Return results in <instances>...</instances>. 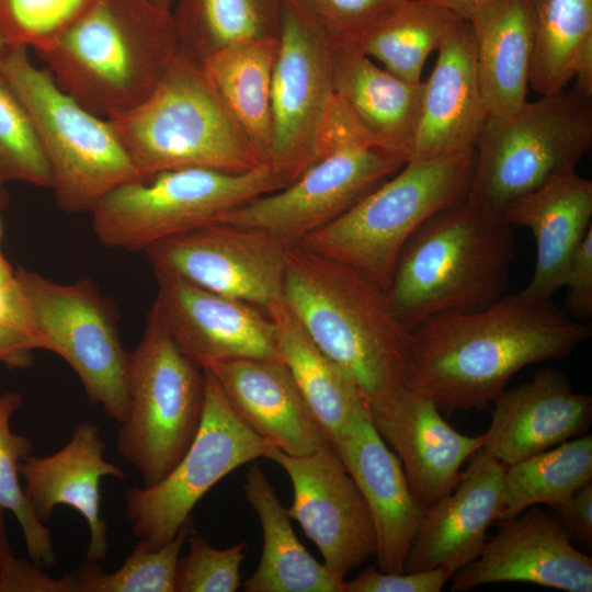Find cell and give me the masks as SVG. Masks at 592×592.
I'll return each instance as SVG.
<instances>
[{
	"label": "cell",
	"mask_w": 592,
	"mask_h": 592,
	"mask_svg": "<svg viewBox=\"0 0 592 592\" xmlns=\"http://www.w3.org/2000/svg\"><path fill=\"white\" fill-rule=\"evenodd\" d=\"M592 334L553 300L506 294L475 311L431 317L411 332L405 385L446 413L482 410L525 366L561 360Z\"/></svg>",
	"instance_id": "cell-1"
},
{
	"label": "cell",
	"mask_w": 592,
	"mask_h": 592,
	"mask_svg": "<svg viewBox=\"0 0 592 592\" xmlns=\"http://www.w3.org/2000/svg\"><path fill=\"white\" fill-rule=\"evenodd\" d=\"M283 301L316 345L353 377L368 407L406 386L411 332L385 289L293 246L286 251Z\"/></svg>",
	"instance_id": "cell-2"
},
{
	"label": "cell",
	"mask_w": 592,
	"mask_h": 592,
	"mask_svg": "<svg viewBox=\"0 0 592 592\" xmlns=\"http://www.w3.org/2000/svg\"><path fill=\"white\" fill-rule=\"evenodd\" d=\"M512 226L468 198L424 221L405 244L386 289L412 332L433 316L486 308L508 294Z\"/></svg>",
	"instance_id": "cell-3"
},
{
	"label": "cell",
	"mask_w": 592,
	"mask_h": 592,
	"mask_svg": "<svg viewBox=\"0 0 592 592\" xmlns=\"http://www.w3.org/2000/svg\"><path fill=\"white\" fill-rule=\"evenodd\" d=\"M178 52L171 10L148 0H95L37 55L65 92L107 118L141 102Z\"/></svg>",
	"instance_id": "cell-4"
},
{
	"label": "cell",
	"mask_w": 592,
	"mask_h": 592,
	"mask_svg": "<svg viewBox=\"0 0 592 592\" xmlns=\"http://www.w3.org/2000/svg\"><path fill=\"white\" fill-rule=\"evenodd\" d=\"M107 119L140 178L190 167L243 173L265 166L201 64L180 48L141 102Z\"/></svg>",
	"instance_id": "cell-5"
},
{
	"label": "cell",
	"mask_w": 592,
	"mask_h": 592,
	"mask_svg": "<svg viewBox=\"0 0 592 592\" xmlns=\"http://www.w3.org/2000/svg\"><path fill=\"white\" fill-rule=\"evenodd\" d=\"M475 162V150L408 161L296 246L346 265L386 291L400 252L415 230L437 212L467 198Z\"/></svg>",
	"instance_id": "cell-6"
},
{
	"label": "cell",
	"mask_w": 592,
	"mask_h": 592,
	"mask_svg": "<svg viewBox=\"0 0 592 592\" xmlns=\"http://www.w3.org/2000/svg\"><path fill=\"white\" fill-rule=\"evenodd\" d=\"M592 146V95L572 86L488 117L475 147L467 198L502 216L553 178L576 171Z\"/></svg>",
	"instance_id": "cell-7"
},
{
	"label": "cell",
	"mask_w": 592,
	"mask_h": 592,
	"mask_svg": "<svg viewBox=\"0 0 592 592\" xmlns=\"http://www.w3.org/2000/svg\"><path fill=\"white\" fill-rule=\"evenodd\" d=\"M0 71L25 105L50 173V190L66 213L90 212L117 185L139 179L106 117L65 92L24 46L5 45Z\"/></svg>",
	"instance_id": "cell-8"
},
{
	"label": "cell",
	"mask_w": 592,
	"mask_h": 592,
	"mask_svg": "<svg viewBox=\"0 0 592 592\" xmlns=\"http://www.w3.org/2000/svg\"><path fill=\"white\" fill-rule=\"evenodd\" d=\"M406 162L377 147L335 95L321 156L295 181L224 214L218 221L255 228L287 247L331 223Z\"/></svg>",
	"instance_id": "cell-9"
},
{
	"label": "cell",
	"mask_w": 592,
	"mask_h": 592,
	"mask_svg": "<svg viewBox=\"0 0 592 592\" xmlns=\"http://www.w3.org/2000/svg\"><path fill=\"white\" fill-rule=\"evenodd\" d=\"M127 413L116 449L140 475L160 481L178 464L201 424L205 374L175 344L152 306L143 337L128 353Z\"/></svg>",
	"instance_id": "cell-10"
},
{
	"label": "cell",
	"mask_w": 592,
	"mask_h": 592,
	"mask_svg": "<svg viewBox=\"0 0 592 592\" xmlns=\"http://www.w3.org/2000/svg\"><path fill=\"white\" fill-rule=\"evenodd\" d=\"M284 186L267 166L243 173L200 167L164 170L104 195L91 210L93 231L104 247L145 252Z\"/></svg>",
	"instance_id": "cell-11"
},
{
	"label": "cell",
	"mask_w": 592,
	"mask_h": 592,
	"mask_svg": "<svg viewBox=\"0 0 592 592\" xmlns=\"http://www.w3.org/2000/svg\"><path fill=\"white\" fill-rule=\"evenodd\" d=\"M38 350L60 356L76 373L91 405L118 423L128 408L127 364L115 312L87 278L58 283L19 269Z\"/></svg>",
	"instance_id": "cell-12"
},
{
	"label": "cell",
	"mask_w": 592,
	"mask_h": 592,
	"mask_svg": "<svg viewBox=\"0 0 592 592\" xmlns=\"http://www.w3.org/2000/svg\"><path fill=\"white\" fill-rule=\"evenodd\" d=\"M204 374L203 415L191 445L160 481L125 492L132 532L150 547L169 543L213 486L238 467L264 457L272 446L239 418L213 373L204 369Z\"/></svg>",
	"instance_id": "cell-13"
},
{
	"label": "cell",
	"mask_w": 592,
	"mask_h": 592,
	"mask_svg": "<svg viewBox=\"0 0 592 592\" xmlns=\"http://www.w3.org/2000/svg\"><path fill=\"white\" fill-rule=\"evenodd\" d=\"M334 42L304 0H284L273 70L272 146L267 167L285 183L321 156L334 92Z\"/></svg>",
	"instance_id": "cell-14"
},
{
	"label": "cell",
	"mask_w": 592,
	"mask_h": 592,
	"mask_svg": "<svg viewBox=\"0 0 592 592\" xmlns=\"http://www.w3.org/2000/svg\"><path fill=\"white\" fill-rule=\"evenodd\" d=\"M288 248L265 231L216 221L163 239L145 253L153 273L266 311L283 299Z\"/></svg>",
	"instance_id": "cell-15"
},
{
	"label": "cell",
	"mask_w": 592,
	"mask_h": 592,
	"mask_svg": "<svg viewBox=\"0 0 592 592\" xmlns=\"http://www.w3.org/2000/svg\"><path fill=\"white\" fill-rule=\"evenodd\" d=\"M264 458L288 476L293 486L288 515L316 544L332 572L345 579L375 557L376 534L369 510L332 445L301 456L272 445Z\"/></svg>",
	"instance_id": "cell-16"
},
{
	"label": "cell",
	"mask_w": 592,
	"mask_h": 592,
	"mask_svg": "<svg viewBox=\"0 0 592 592\" xmlns=\"http://www.w3.org/2000/svg\"><path fill=\"white\" fill-rule=\"evenodd\" d=\"M498 522V532L485 543L479 556L452 576V591L499 582L592 591V558L573 546L555 515L531 506Z\"/></svg>",
	"instance_id": "cell-17"
},
{
	"label": "cell",
	"mask_w": 592,
	"mask_h": 592,
	"mask_svg": "<svg viewBox=\"0 0 592 592\" xmlns=\"http://www.w3.org/2000/svg\"><path fill=\"white\" fill-rule=\"evenodd\" d=\"M155 275L158 295L152 306L179 349L200 368L238 358H281L269 315L182 278Z\"/></svg>",
	"instance_id": "cell-18"
},
{
	"label": "cell",
	"mask_w": 592,
	"mask_h": 592,
	"mask_svg": "<svg viewBox=\"0 0 592 592\" xmlns=\"http://www.w3.org/2000/svg\"><path fill=\"white\" fill-rule=\"evenodd\" d=\"M368 408L375 429L400 459L424 512L455 488L462 465L483 446L482 434L457 432L432 400L407 386Z\"/></svg>",
	"instance_id": "cell-19"
},
{
	"label": "cell",
	"mask_w": 592,
	"mask_h": 592,
	"mask_svg": "<svg viewBox=\"0 0 592 592\" xmlns=\"http://www.w3.org/2000/svg\"><path fill=\"white\" fill-rule=\"evenodd\" d=\"M333 448L369 510L379 569L405 572L408 550L425 512L410 490L400 459L375 429L366 402L356 408Z\"/></svg>",
	"instance_id": "cell-20"
},
{
	"label": "cell",
	"mask_w": 592,
	"mask_h": 592,
	"mask_svg": "<svg viewBox=\"0 0 592 592\" xmlns=\"http://www.w3.org/2000/svg\"><path fill=\"white\" fill-rule=\"evenodd\" d=\"M436 50L433 71L423 81L419 122L407 162L475 150L489 117L467 20L457 19Z\"/></svg>",
	"instance_id": "cell-21"
},
{
	"label": "cell",
	"mask_w": 592,
	"mask_h": 592,
	"mask_svg": "<svg viewBox=\"0 0 592 592\" xmlns=\"http://www.w3.org/2000/svg\"><path fill=\"white\" fill-rule=\"evenodd\" d=\"M493 403L481 449L504 466L585 435L592 422L591 396L574 391L566 374L551 367L505 389Z\"/></svg>",
	"instance_id": "cell-22"
},
{
	"label": "cell",
	"mask_w": 592,
	"mask_h": 592,
	"mask_svg": "<svg viewBox=\"0 0 592 592\" xmlns=\"http://www.w3.org/2000/svg\"><path fill=\"white\" fill-rule=\"evenodd\" d=\"M504 471L502 463L478 451L455 488L424 513L403 571L444 567L454 574L475 560L489 526L502 514Z\"/></svg>",
	"instance_id": "cell-23"
},
{
	"label": "cell",
	"mask_w": 592,
	"mask_h": 592,
	"mask_svg": "<svg viewBox=\"0 0 592 592\" xmlns=\"http://www.w3.org/2000/svg\"><path fill=\"white\" fill-rule=\"evenodd\" d=\"M99 428L78 423L68 443L47 456H26L20 464L23 491L36 516L50 520L57 505H68L86 519L90 540L86 560L101 562L109 553L107 523L101 514L103 477L125 479V471L104 458Z\"/></svg>",
	"instance_id": "cell-24"
},
{
	"label": "cell",
	"mask_w": 592,
	"mask_h": 592,
	"mask_svg": "<svg viewBox=\"0 0 592 592\" xmlns=\"http://www.w3.org/2000/svg\"><path fill=\"white\" fill-rule=\"evenodd\" d=\"M216 377L239 418L282 452L301 456L331 445L281 358H238L216 363Z\"/></svg>",
	"instance_id": "cell-25"
},
{
	"label": "cell",
	"mask_w": 592,
	"mask_h": 592,
	"mask_svg": "<svg viewBox=\"0 0 592 592\" xmlns=\"http://www.w3.org/2000/svg\"><path fill=\"white\" fill-rule=\"evenodd\" d=\"M502 217L511 226L527 227L535 239L534 272L519 293L549 300L561 288L568 263L592 227V182L576 171L559 174L512 203Z\"/></svg>",
	"instance_id": "cell-26"
},
{
	"label": "cell",
	"mask_w": 592,
	"mask_h": 592,
	"mask_svg": "<svg viewBox=\"0 0 592 592\" xmlns=\"http://www.w3.org/2000/svg\"><path fill=\"white\" fill-rule=\"evenodd\" d=\"M334 92L374 144L407 162L424 82L406 81L357 47L334 43Z\"/></svg>",
	"instance_id": "cell-27"
},
{
	"label": "cell",
	"mask_w": 592,
	"mask_h": 592,
	"mask_svg": "<svg viewBox=\"0 0 592 592\" xmlns=\"http://www.w3.org/2000/svg\"><path fill=\"white\" fill-rule=\"evenodd\" d=\"M482 98L490 116H508L527 101L533 35L527 0H488L470 11Z\"/></svg>",
	"instance_id": "cell-28"
},
{
	"label": "cell",
	"mask_w": 592,
	"mask_h": 592,
	"mask_svg": "<svg viewBox=\"0 0 592 592\" xmlns=\"http://www.w3.org/2000/svg\"><path fill=\"white\" fill-rule=\"evenodd\" d=\"M243 491L263 534L261 559L244 591L345 592L346 580L316 560L299 542L287 509L258 464L250 466Z\"/></svg>",
	"instance_id": "cell-29"
},
{
	"label": "cell",
	"mask_w": 592,
	"mask_h": 592,
	"mask_svg": "<svg viewBox=\"0 0 592 592\" xmlns=\"http://www.w3.org/2000/svg\"><path fill=\"white\" fill-rule=\"evenodd\" d=\"M533 35L530 86L539 95L573 87L592 95V0H527Z\"/></svg>",
	"instance_id": "cell-30"
},
{
	"label": "cell",
	"mask_w": 592,
	"mask_h": 592,
	"mask_svg": "<svg viewBox=\"0 0 592 592\" xmlns=\"http://www.w3.org/2000/svg\"><path fill=\"white\" fill-rule=\"evenodd\" d=\"M277 50L278 38L246 39L223 47L201 64L265 166L273 136L271 90Z\"/></svg>",
	"instance_id": "cell-31"
},
{
	"label": "cell",
	"mask_w": 592,
	"mask_h": 592,
	"mask_svg": "<svg viewBox=\"0 0 592 592\" xmlns=\"http://www.w3.org/2000/svg\"><path fill=\"white\" fill-rule=\"evenodd\" d=\"M266 312L275 326L280 357L333 447L366 401L353 377L316 345L283 299Z\"/></svg>",
	"instance_id": "cell-32"
},
{
	"label": "cell",
	"mask_w": 592,
	"mask_h": 592,
	"mask_svg": "<svg viewBox=\"0 0 592 592\" xmlns=\"http://www.w3.org/2000/svg\"><path fill=\"white\" fill-rule=\"evenodd\" d=\"M283 5L284 0H175L179 48L202 64L236 42L278 38Z\"/></svg>",
	"instance_id": "cell-33"
},
{
	"label": "cell",
	"mask_w": 592,
	"mask_h": 592,
	"mask_svg": "<svg viewBox=\"0 0 592 592\" xmlns=\"http://www.w3.org/2000/svg\"><path fill=\"white\" fill-rule=\"evenodd\" d=\"M460 16L421 0H406L390 16L352 44L392 75L421 82L425 60Z\"/></svg>",
	"instance_id": "cell-34"
},
{
	"label": "cell",
	"mask_w": 592,
	"mask_h": 592,
	"mask_svg": "<svg viewBox=\"0 0 592 592\" xmlns=\"http://www.w3.org/2000/svg\"><path fill=\"white\" fill-rule=\"evenodd\" d=\"M589 481H592L590 434L505 466L504 508L499 521L515 517L537 504L551 508Z\"/></svg>",
	"instance_id": "cell-35"
},
{
	"label": "cell",
	"mask_w": 592,
	"mask_h": 592,
	"mask_svg": "<svg viewBox=\"0 0 592 592\" xmlns=\"http://www.w3.org/2000/svg\"><path fill=\"white\" fill-rule=\"evenodd\" d=\"M21 405L19 392L8 391L0 396V506L15 516L31 561L39 567L54 568L56 557L52 533L36 516L21 485L20 464L34 449L29 437L11 429L12 415Z\"/></svg>",
	"instance_id": "cell-36"
},
{
	"label": "cell",
	"mask_w": 592,
	"mask_h": 592,
	"mask_svg": "<svg viewBox=\"0 0 592 592\" xmlns=\"http://www.w3.org/2000/svg\"><path fill=\"white\" fill-rule=\"evenodd\" d=\"M194 530L189 519L177 535L160 547L138 540L124 563L111 573L87 561L70 574L73 592H174L181 549Z\"/></svg>",
	"instance_id": "cell-37"
},
{
	"label": "cell",
	"mask_w": 592,
	"mask_h": 592,
	"mask_svg": "<svg viewBox=\"0 0 592 592\" xmlns=\"http://www.w3.org/2000/svg\"><path fill=\"white\" fill-rule=\"evenodd\" d=\"M25 182L50 189V168L33 121L0 71V189Z\"/></svg>",
	"instance_id": "cell-38"
},
{
	"label": "cell",
	"mask_w": 592,
	"mask_h": 592,
	"mask_svg": "<svg viewBox=\"0 0 592 592\" xmlns=\"http://www.w3.org/2000/svg\"><path fill=\"white\" fill-rule=\"evenodd\" d=\"M95 0H0V38L41 52Z\"/></svg>",
	"instance_id": "cell-39"
},
{
	"label": "cell",
	"mask_w": 592,
	"mask_h": 592,
	"mask_svg": "<svg viewBox=\"0 0 592 592\" xmlns=\"http://www.w3.org/2000/svg\"><path fill=\"white\" fill-rule=\"evenodd\" d=\"M187 540L189 551L178 562L174 592L237 591L247 542L217 549L194 530Z\"/></svg>",
	"instance_id": "cell-40"
},
{
	"label": "cell",
	"mask_w": 592,
	"mask_h": 592,
	"mask_svg": "<svg viewBox=\"0 0 592 592\" xmlns=\"http://www.w3.org/2000/svg\"><path fill=\"white\" fill-rule=\"evenodd\" d=\"M406 0H310L334 43H353L395 13Z\"/></svg>",
	"instance_id": "cell-41"
},
{
	"label": "cell",
	"mask_w": 592,
	"mask_h": 592,
	"mask_svg": "<svg viewBox=\"0 0 592 592\" xmlns=\"http://www.w3.org/2000/svg\"><path fill=\"white\" fill-rule=\"evenodd\" d=\"M452 576L444 567L411 572H386L368 567L345 581V592H440Z\"/></svg>",
	"instance_id": "cell-42"
},
{
	"label": "cell",
	"mask_w": 592,
	"mask_h": 592,
	"mask_svg": "<svg viewBox=\"0 0 592 592\" xmlns=\"http://www.w3.org/2000/svg\"><path fill=\"white\" fill-rule=\"evenodd\" d=\"M0 506V592H66L62 577L53 578L42 567L16 558L9 545Z\"/></svg>",
	"instance_id": "cell-43"
},
{
	"label": "cell",
	"mask_w": 592,
	"mask_h": 592,
	"mask_svg": "<svg viewBox=\"0 0 592 592\" xmlns=\"http://www.w3.org/2000/svg\"><path fill=\"white\" fill-rule=\"evenodd\" d=\"M565 311L574 320L590 322L592 318V227L572 254L566 269Z\"/></svg>",
	"instance_id": "cell-44"
},
{
	"label": "cell",
	"mask_w": 592,
	"mask_h": 592,
	"mask_svg": "<svg viewBox=\"0 0 592 592\" xmlns=\"http://www.w3.org/2000/svg\"><path fill=\"white\" fill-rule=\"evenodd\" d=\"M571 538L592 544V481L551 506Z\"/></svg>",
	"instance_id": "cell-45"
},
{
	"label": "cell",
	"mask_w": 592,
	"mask_h": 592,
	"mask_svg": "<svg viewBox=\"0 0 592 592\" xmlns=\"http://www.w3.org/2000/svg\"><path fill=\"white\" fill-rule=\"evenodd\" d=\"M0 327L29 335L37 348L30 309L15 274L0 284Z\"/></svg>",
	"instance_id": "cell-46"
},
{
	"label": "cell",
	"mask_w": 592,
	"mask_h": 592,
	"mask_svg": "<svg viewBox=\"0 0 592 592\" xmlns=\"http://www.w3.org/2000/svg\"><path fill=\"white\" fill-rule=\"evenodd\" d=\"M34 350L36 344L29 335L0 327V364L9 368L27 367Z\"/></svg>",
	"instance_id": "cell-47"
},
{
	"label": "cell",
	"mask_w": 592,
	"mask_h": 592,
	"mask_svg": "<svg viewBox=\"0 0 592 592\" xmlns=\"http://www.w3.org/2000/svg\"><path fill=\"white\" fill-rule=\"evenodd\" d=\"M421 1H428L432 2L439 5H442L460 18L465 19L466 15L473 11L478 5L482 4L483 2L488 0H421Z\"/></svg>",
	"instance_id": "cell-48"
},
{
	"label": "cell",
	"mask_w": 592,
	"mask_h": 592,
	"mask_svg": "<svg viewBox=\"0 0 592 592\" xmlns=\"http://www.w3.org/2000/svg\"><path fill=\"white\" fill-rule=\"evenodd\" d=\"M2 238V224L0 220V243ZM15 271L12 269V266L9 264L7 259L4 258L1 247H0V284L4 283L7 281H10L14 277Z\"/></svg>",
	"instance_id": "cell-49"
},
{
	"label": "cell",
	"mask_w": 592,
	"mask_h": 592,
	"mask_svg": "<svg viewBox=\"0 0 592 592\" xmlns=\"http://www.w3.org/2000/svg\"><path fill=\"white\" fill-rule=\"evenodd\" d=\"M156 5L171 10L175 0H148Z\"/></svg>",
	"instance_id": "cell-50"
},
{
	"label": "cell",
	"mask_w": 592,
	"mask_h": 592,
	"mask_svg": "<svg viewBox=\"0 0 592 592\" xmlns=\"http://www.w3.org/2000/svg\"><path fill=\"white\" fill-rule=\"evenodd\" d=\"M9 201L8 193L4 189H0V212L4 209Z\"/></svg>",
	"instance_id": "cell-51"
},
{
	"label": "cell",
	"mask_w": 592,
	"mask_h": 592,
	"mask_svg": "<svg viewBox=\"0 0 592 592\" xmlns=\"http://www.w3.org/2000/svg\"><path fill=\"white\" fill-rule=\"evenodd\" d=\"M5 46V44L2 42V39L0 38V53L1 50L3 49V47Z\"/></svg>",
	"instance_id": "cell-52"
},
{
	"label": "cell",
	"mask_w": 592,
	"mask_h": 592,
	"mask_svg": "<svg viewBox=\"0 0 592 592\" xmlns=\"http://www.w3.org/2000/svg\"><path fill=\"white\" fill-rule=\"evenodd\" d=\"M304 1L307 2L310 5V0H304Z\"/></svg>",
	"instance_id": "cell-53"
}]
</instances>
